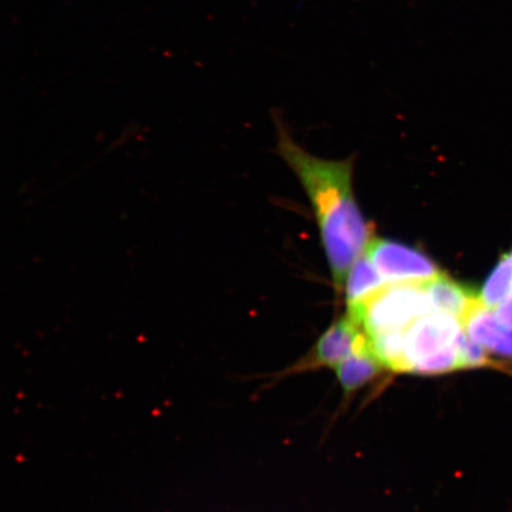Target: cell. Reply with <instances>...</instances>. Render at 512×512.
I'll list each match as a JSON object with an SVG mask.
<instances>
[{
    "label": "cell",
    "instance_id": "cell-1",
    "mask_svg": "<svg viewBox=\"0 0 512 512\" xmlns=\"http://www.w3.org/2000/svg\"><path fill=\"white\" fill-rule=\"evenodd\" d=\"M278 153L303 184L312 203L326 258L337 290L374 240V228L361 213L352 191V160H324L293 142L277 120Z\"/></svg>",
    "mask_w": 512,
    "mask_h": 512
},
{
    "label": "cell",
    "instance_id": "cell-2",
    "mask_svg": "<svg viewBox=\"0 0 512 512\" xmlns=\"http://www.w3.org/2000/svg\"><path fill=\"white\" fill-rule=\"evenodd\" d=\"M462 322L444 313L432 312L405 331V373L443 375L465 370L460 355Z\"/></svg>",
    "mask_w": 512,
    "mask_h": 512
},
{
    "label": "cell",
    "instance_id": "cell-3",
    "mask_svg": "<svg viewBox=\"0 0 512 512\" xmlns=\"http://www.w3.org/2000/svg\"><path fill=\"white\" fill-rule=\"evenodd\" d=\"M432 312L424 284H387L363 302L348 307L349 315L369 337L405 332Z\"/></svg>",
    "mask_w": 512,
    "mask_h": 512
},
{
    "label": "cell",
    "instance_id": "cell-4",
    "mask_svg": "<svg viewBox=\"0 0 512 512\" xmlns=\"http://www.w3.org/2000/svg\"><path fill=\"white\" fill-rule=\"evenodd\" d=\"M366 253L387 284H426L443 274L428 256L400 242L374 239Z\"/></svg>",
    "mask_w": 512,
    "mask_h": 512
},
{
    "label": "cell",
    "instance_id": "cell-5",
    "mask_svg": "<svg viewBox=\"0 0 512 512\" xmlns=\"http://www.w3.org/2000/svg\"><path fill=\"white\" fill-rule=\"evenodd\" d=\"M369 343L366 331L349 313L332 324L318 339L315 347L292 370L304 371L319 368H336L357 350Z\"/></svg>",
    "mask_w": 512,
    "mask_h": 512
},
{
    "label": "cell",
    "instance_id": "cell-6",
    "mask_svg": "<svg viewBox=\"0 0 512 512\" xmlns=\"http://www.w3.org/2000/svg\"><path fill=\"white\" fill-rule=\"evenodd\" d=\"M462 325L473 341L512 371V326L503 323L480 299L467 312Z\"/></svg>",
    "mask_w": 512,
    "mask_h": 512
},
{
    "label": "cell",
    "instance_id": "cell-7",
    "mask_svg": "<svg viewBox=\"0 0 512 512\" xmlns=\"http://www.w3.org/2000/svg\"><path fill=\"white\" fill-rule=\"evenodd\" d=\"M424 287L435 312L452 316L460 322L479 300V296L469 288L444 274L428 281Z\"/></svg>",
    "mask_w": 512,
    "mask_h": 512
},
{
    "label": "cell",
    "instance_id": "cell-8",
    "mask_svg": "<svg viewBox=\"0 0 512 512\" xmlns=\"http://www.w3.org/2000/svg\"><path fill=\"white\" fill-rule=\"evenodd\" d=\"M383 364L370 349V344L345 358L335 368L339 384L345 396H350L380 376Z\"/></svg>",
    "mask_w": 512,
    "mask_h": 512
},
{
    "label": "cell",
    "instance_id": "cell-9",
    "mask_svg": "<svg viewBox=\"0 0 512 512\" xmlns=\"http://www.w3.org/2000/svg\"><path fill=\"white\" fill-rule=\"evenodd\" d=\"M384 285H387L386 281L377 271L367 253H364L351 267L347 281H345V296H347L348 307L373 296Z\"/></svg>",
    "mask_w": 512,
    "mask_h": 512
},
{
    "label": "cell",
    "instance_id": "cell-10",
    "mask_svg": "<svg viewBox=\"0 0 512 512\" xmlns=\"http://www.w3.org/2000/svg\"><path fill=\"white\" fill-rule=\"evenodd\" d=\"M512 292V251L504 254L501 260L486 279L482 292L479 294L480 302L491 310Z\"/></svg>",
    "mask_w": 512,
    "mask_h": 512
},
{
    "label": "cell",
    "instance_id": "cell-11",
    "mask_svg": "<svg viewBox=\"0 0 512 512\" xmlns=\"http://www.w3.org/2000/svg\"><path fill=\"white\" fill-rule=\"evenodd\" d=\"M496 315L503 323L512 326V292L498 305Z\"/></svg>",
    "mask_w": 512,
    "mask_h": 512
}]
</instances>
